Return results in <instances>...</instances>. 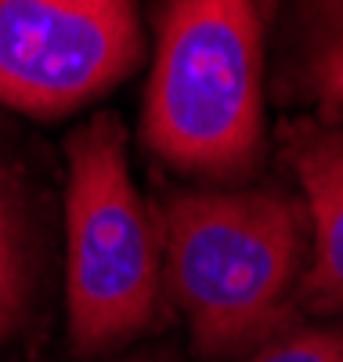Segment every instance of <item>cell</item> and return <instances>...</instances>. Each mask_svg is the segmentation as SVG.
Instances as JSON below:
<instances>
[{"mask_svg": "<svg viewBox=\"0 0 343 362\" xmlns=\"http://www.w3.org/2000/svg\"><path fill=\"white\" fill-rule=\"evenodd\" d=\"M163 257L203 355L267 341L289 315L307 218L282 192H174L163 203Z\"/></svg>", "mask_w": 343, "mask_h": 362, "instance_id": "6da1fadb", "label": "cell"}, {"mask_svg": "<svg viewBox=\"0 0 343 362\" xmlns=\"http://www.w3.org/2000/svg\"><path fill=\"white\" fill-rule=\"evenodd\" d=\"M141 134L160 160L206 181L253 170L264 141L257 0H167Z\"/></svg>", "mask_w": 343, "mask_h": 362, "instance_id": "7a4b0ae2", "label": "cell"}, {"mask_svg": "<svg viewBox=\"0 0 343 362\" xmlns=\"http://www.w3.org/2000/svg\"><path fill=\"white\" fill-rule=\"evenodd\" d=\"M69 334L105 351L148 326L160 239L131 185L123 131L98 116L69 138Z\"/></svg>", "mask_w": 343, "mask_h": 362, "instance_id": "3957f363", "label": "cell"}, {"mask_svg": "<svg viewBox=\"0 0 343 362\" xmlns=\"http://www.w3.org/2000/svg\"><path fill=\"white\" fill-rule=\"evenodd\" d=\"M141 58L134 0H0V105L73 112Z\"/></svg>", "mask_w": 343, "mask_h": 362, "instance_id": "277c9868", "label": "cell"}, {"mask_svg": "<svg viewBox=\"0 0 343 362\" xmlns=\"http://www.w3.org/2000/svg\"><path fill=\"white\" fill-rule=\"evenodd\" d=\"M286 156L315 225V261L300 283L303 300L325 312H343V134L300 124L286 141Z\"/></svg>", "mask_w": 343, "mask_h": 362, "instance_id": "5b68a950", "label": "cell"}, {"mask_svg": "<svg viewBox=\"0 0 343 362\" xmlns=\"http://www.w3.org/2000/svg\"><path fill=\"white\" fill-rule=\"evenodd\" d=\"M296 69L307 95L343 105V0H296Z\"/></svg>", "mask_w": 343, "mask_h": 362, "instance_id": "8992f818", "label": "cell"}, {"mask_svg": "<svg viewBox=\"0 0 343 362\" xmlns=\"http://www.w3.org/2000/svg\"><path fill=\"white\" fill-rule=\"evenodd\" d=\"M25 286H29V225L22 199L0 177V290L22 308Z\"/></svg>", "mask_w": 343, "mask_h": 362, "instance_id": "52a82bcc", "label": "cell"}, {"mask_svg": "<svg viewBox=\"0 0 343 362\" xmlns=\"http://www.w3.org/2000/svg\"><path fill=\"white\" fill-rule=\"evenodd\" d=\"M249 362H343L339 329H300L260 348Z\"/></svg>", "mask_w": 343, "mask_h": 362, "instance_id": "ba28073f", "label": "cell"}, {"mask_svg": "<svg viewBox=\"0 0 343 362\" xmlns=\"http://www.w3.org/2000/svg\"><path fill=\"white\" fill-rule=\"evenodd\" d=\"M18 315H22V308L15 305V300H11L4 290H0V341L11 334V326L18 322Z\"/></svg>", "mask_w": 343, "mask_h": 362, "instance_id": "9c48e42d", "label": "cell"}]
</instances>
